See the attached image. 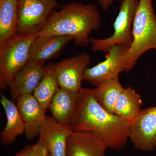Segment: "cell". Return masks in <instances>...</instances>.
Wrapping results in <instances>:
<instances>
[{"mask_svg":"<svg viewBox=\"0 0 156 156\" xmlns=\"http://www.w3.org/2000/svg\"><path fill=\"white\" fill-rule=\"evenodd\" d=\"M70 125L73 131L95 132L114 151L122 149L129 139L130 124L101 106L94 89L82 88L78 92L77 106Z\"/></svg>","mask_w":156,"mask_h":156,"instance_id":"1","label":"cell"},{"mask_svg":"<svg viewBox=\"0 0 156 156\" xmlns=\"http://www.w3.org/2000/svg\"><path fill=\"white\" fill-rule=\"evenodd\" d=\"M101 23L100 14L95 4L69 3L54 11L47 25L36 34L69 36L75 44L86 48L90 45V34L100 28Z\"/></svg>","mask_w":156,"mask_h":156,"instance_id":"2","label":"cell"},{"mask_svg":"<svg viewBox=\"0 0 156 156\" xmlns=\"http://www.w3.org/2000/svg\"><path fill=\"white\" fill-rule=\"evenodd\" d=\"M153 0H139L132 26L133 42L128 54L129 72L143 54L156 50V14Z\"/></svg>","mask_w":156,"mask_h":156,"instance_id":"3","label":"cell"},{"mask_svg":"<svg viewBox=\"0 0 156 156\" xmlns=\"http://www.w3.org/2000/svg\"><path fill=\"white\" fill-rule=\"evenodd\" d=\"M36 34H17L0 49V88L9 87L14 76L29 61L32 44Z\"/></svg>","mask_w":156,"mask_h":156,"instance_id":"4","label":"cell"},{"mask_svg":"<svg viewBox=\"0 0 156 156\" xmlns=\"http://www.w3.org/2000/svg\"><path fill=\"white\" fill-rule=\"evenodd\" d=\"M139 2V0H122L112 34L105 38H90V45L94 52L107 53L112 47L118 44L130 48L133 42L132 26Z\"/></svg>","mask_w":156,"mask_h":156,"instance_id":"5","label":"cell"},{"mask_svg":"<svg viewBox=\"0 0 156 156\" xmlns=\"http://www.w3.org/2000/svg\"><path fill=\"white\" fill-rule=\"evenodd\" d=\"M58 7L57 0H18V34L38 33Z\"/></svg>","mask_w":156,"mask_h":156,"instance_id":"6","label":"cell"},{"mask_svg":"<svg viewBox=\"0 0 156 156\" xmlns=\"http://www.w3.org/2000/svg\"><path fill=\"white\" fill-rule=\"evenodd\" d=\"M129 49L122 45L112 47L107 53L105 60L93 67L87 68L84 73L83 80L96 87L108 79L119 76L121 72H129Z\"/></svg>","mask_w":156,"mask_h":156,"instance_id":"7","label":"cell"},{"mask_svg":"<svg viewBox=\"0 0 156 156\" xmlns=\"http://www.w3.org/2000/svg\"><path fill=\"white\" fill-rule=\"evenodd\" d=\"M91 62L89 54L83 53L52 63L59 87L79 92L82 88L84 73Z\"/></svg>","mask_w":156,"mask_h":156,"instance_id":"8","label":"cell"},{"mask_svg":"<svg viewBox=\"0 0 156 156\" xmlns=\"http://www.w3.org/2000/svg\"><path fill=\"white\" fill-rule=\"evenodd\" d=\"M129 139L134 147L151 151L156 147V106L142 109L131 125Z\"/></svg>","mask_w":156,"mask_h":156,"instance_id":"9","label":"cell"},{"mask_svg":"<svg viewBox=\"0 0 156 156\" xmlns=\"http://www.w3.org/2000/svg\"><path fill=\"white\" fill-rule=\"evenodd\" d=\"M73 131L69 124H61L46 115L38 136L47 146L50 156H66L68 140Z\"/></svg>","mask_w":156,"mask_h":156,"instance_id":"10","label":"cell"},{"mask_svg":"<svg viewBox=\"0 0 156 156\" xmlns=\"http://www.w3.org/2000/svg\"><path fill=\"white\" fill-rule=\"evenodd\" d=\"M105 142L95 132L73 131L68 140L66 156H106Z\"/></svg>","mask_w":156,"mask_h":156,"instance_id":"11","label":"cell"},{"mask_svg":"<svg viewBox=\"0 0 156 156\" xmlns=\"http://www.w3.org/2000/svg\"><path fill=\"white\" fill-rule=\"evenodd\" d=\"M44 64L29 61L14 76L9 84L10 94L13 101L26 94H33L46 71Z\"/></svg>","mask_w":156,"mask_h":156,"instance_id":"12","label":"cell"},{"mask_svg":"<svg viewBox=\"0 0 156 156\" xmlns=\"http://www.w3.org/2000/svg\"><path fill=\"white\" fill-rule=\"evenodd\" d=\"M69 36H37L31 46L29 61L44 64L46 61L56 58L71 41Z\"/></svg>","mask_w":156,"mask_h":156,"instance_id":"13","label":"cell"},{"mask_svg":"<svg viewBox=\"0 0 156 156\" xmlns=\"http://www.w3.org/2000/svg\"><path fill=\"white\" fill-rule=\"evenodd\" d=\"M16 105L25 126L26 137L30 140L38 136L46 115L33 94H26L18 98Z\"/></svg>","mask_w":156,"mask_h":156,"instance_id":"14","label":"cell"},{"mask_svg":"<svg viewBox=\"0 0 156 156\" xmlns=\"http://www.w3.org/2000/svg\"><path fill=\"white\" fill-rule=\"evenodd\" d=\"M78 101V92L58 88L49 105L52 117L58 122L70 124L75 114Z\"/></svg>","mask_w":156,"mask_h":156,"instance_id":"15","label":"cell"},{"mask_svg":"<svg viewBox=\"0 0 156 156\" xmlns=\"http://www.w3.org/2000/svg\"><path fill=\"white\" fill-rule=\"evenodd\" d=\"M0 102L5 110L7 124L1 132L0 140L3 145H11L19 135L25 133V126L16 104L1 92Z\"/></svg>","mask_w":156,"mask_h":156,"instance_id":"16","label":"cell"},{"mask_svg":"<svg viewBox=\"0 0 156 156\" xmlns=\"http://www.w3.org/2000/svg\"><path fill=\"white\" fill-rule=\"evenodd\" d=\"M18 0L0 2V49L18 34Z\"/></svg>","mask_w":156,"mask_h":156,"instance_id":"17","label":"cell"},{"mask_svg":"<svg viewBox=\"0 0 156 156\" xmlns=\"http://www.w3.org/2000/svg\"><path fill=\"white\" fill-rule=\"evenodd\" d=\"M141 96L132 87L124 88L117 99L114 114L131 125L141 111Z\"/></svg>","mask_w":156,"mask_h":156,"instance_id":"18","label":"cell"},{"mask_svg":"<svg viewBox=\"0 0 156 156\" xmlns=\"http://www.w3.org/2000/svg\"><path fill=\"white\" fill-rule=\"evenodd\" d=\"M124 89L119 76H117L108 79L96 86L94 89V96L101 106L114 114L115 105Z\"/></svg>","mask_w":156,"mask_h":156,"instance_id":"19","label":"cell"},{"mask_svg":"<svg viewBox=\"0 0 156 156\" xmlns=\"http://www.w3.org/2000/svg\"><path fill=\"white\" fill-rule=\"evenodd\" d=\"M59 88L52 63L46 67L45 74L35 89L33 95L45 111Z\"/></svg>","mask_w":156,"mask_h":156,"instance_id":"20","label":"cell"},{"mask_svg":"<svg viewBox=\"0 0 156 156\" xmlns=\"http://www.w3.org/2000/svg\"><path fill=\"white\" fill-rule=\"evenodd\" d=\"M14 156H50L47 146L43 140L39 139L34 145H26Z\"/></svg>","mask_w":156,"mask_h":156,"instance_id":"21","label":"cell"},{"mask_svg":"<svg viewBox=\"0 0 156 156\" xmlns=\"http://www.w3.org/2000/svg\"><path fill=\"white\" fill-rule=\"evenodd\" d=\"M120 1V0H98V2L102 10L106 11L108 10L113 3L116 1L119 2Z\"/></svg>","mask_w":156,"mask_h":156,"instance_id":"22","label":"cell"},{"mask_svg":"<svg viewBox=\"0 0 156 156\" xmlns=\"http://www.w3.org/2000/svg\"><path fill=\"white\" fill-rule=\"evenodd\" d=\"M3 1H4V0H0V2H2Z\"/></svg>","mask_w":156,"mask_h":156,"instance_id":"23","label":"cell"}]
</instances>
